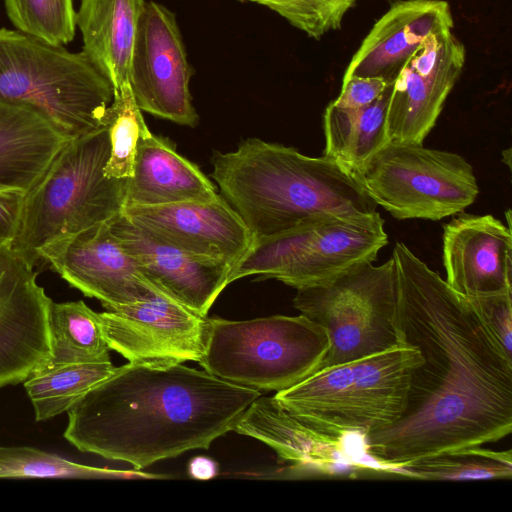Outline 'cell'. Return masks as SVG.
Wrapping results in <instances>:
<instances>
[{
	"mask_svg": "<svg viewBox=\"0 0 512 512\" xmlns=\"http://www.w3.org/2000/svg\"><path fill=\"white\" fill-rule=\"evenodd\" d=\"M388 243L378 212L324 216L254 242L232 270L229 283L256 275L296 289L325 282L360 264L373 263Z\"/></svg>",
	"mask_w": 512,
	"mask_h": 512,
	"instance_id": "cell-8",
	"label": "cell"
},
{
	"mask_svg": "<svg viewBox=\"0 0 512 512\" xmlns=\"http://www.w3.org/2000/svg\"><path fill=\"white\" fill-rule=\"evenodd\" d=\"M446 283L472 297L512 290L511 227L490 214L458 213L443 225Z\"/></svg>",
	"mask_w": 512,
	"mask_h": 512,
	"instance_id": "cell-18",
	"label": "cell"
},
{
	"mask_svg": "<svg viewBox=\"0 0 512 512\" xmlns=\"http://www.w3.org/2000/svg\"><path fill=\"white\" fill-rule=\"evenodd\" d=\"M145 0H80L75 23L82 51L112 84L114 92L129 83V71Z\"/></svg>",
	"mask_w": 512,
	"mask_h": 512,
	"instance_id": "cell-23",
	"label": "cell"
},
{
	"mask_svg": "<svg viewBox=\"0 0 512 512\" xmlns=\"http://www.w3.org/2000/svg\"><path fill=\"white\" fill-rule=\"evenodd\" d=\"M391 84L378 77H350L342 81L339 96L332 101L345 108H360L377 100Z\"/></svg>",
	"mask_w": 512,
	"mask_h": 512,
	"instance_id": "cell-33",
	"label": "cell"
},
{
	"mask_svg": "<svg viewBox=\"0 0 512 512\" xmlns=\"http://www.w3.org/2000/svg\"><path fill=\"white\" fill-rule=\"evenodd\" d=\"M70 140L37 111L0 100V189L26 193Z\"/></svg>",
	"mask_w": 512,
	"mask_h": 512,
	"instance_id": "cell-22",
	"label": "cell"
},
{
	"mask_svg": "<svg viewBox=\"0 0 512 512\" xmlns=\"http://www.w3.org/2000/svg\"><path fill=\"white\" fill-rule=\"evenodd\" d=\"M358 180L376 205L398 220L438 221L463 212L479 194L466 159L423 143L388 142L366 163Z\"/></svg>",
	"mask_w": 512,
	"mask_h": 512,
	"instance_id": "cell-10",
	"label": "cell"
},
{
	"mask_svg": "<svg viewBox=\"0 0 512 512\" xmlns=\"http://www.w3.org/2000/svg\"><path fill=\"white\" fill-rule=\"evenodd\" d=\"M398 472L426 480L510 479L512 453L474 446L413 461Z\"/></svg>",
	"mask_w": 512,
	"mask_h": 512,
	"instance_id": "cell-28",
	"label": "cell"
},
{
	"mask_svg": "<svg viewBox=\"0 0 512 512\" xmlns=\"http://www.w3.org/2000/svg\"><path fill=\"white\" fill-rule=\"evenodd\" d=\"M396 270L394 327L416 348L406 405L393 423L362 436L364 454L392 472L413 461L493 443L512 431V356L472 301L404 243Z\"/></svg>",
	"mask_w": 512,
	"mask_h": 512,
	"instance_id": "cell-1",
	"label": "cell"
},
{
	"mask_svg": "<svg viewBox=\"0 0 512 512\" xmlns=\"http://www.w3.org/2000/svg\"><path fill=\"white\" fill-rule=\"evenodd\" d=\"M211 162L210 176L253 243L316 218L376 212L358 178L324 155L249 138L235 151L215 152Z\"/></svg>",
	"mask_w": 512,
	"mask_h": 512,
	"instance_id": "cell-3",
	"label": "cell"
},
{
	"mask_svg": "<svg viewBox=\"0 0 512 512\" xmlns=\"http://www.w3.org/2000/svg\"><path fill=\"white\" fill-rule=\"evenodd\" d=\"M465 62L466 48L453 30L425 39L392 83L386 119L389 142L423 143Z\"/></svg>",
	"mask_w": 512,
	"mask_h": 512,
	"instance_id": "cell-14",
	"label": "cell"
},
{
	"mask_svg": "<svg viewBox=\"0 0 512 512\" xmlns=\"http://www.w3.org/2000/svg\"><path fill=\"white\" fill-rule=\"evenodd\" d=\"M52 302L33 266L11 249L0 252V389L23 383L51 360Z\"/></svg>",
	"mask_w": 512,
	"mask_h": 512,
	"instance_id": "cell-15",
	"label": "cell"
},
{
	"mask_svg": "<svg viewBox=\"0 0 512 512\" xmlns=\"http://www.w3.org/2000/svg\"><path fill=\"white\" fill-rule=\"evenodd\" d=\"M418 350L391 349L326 368L276 392V401L311 428L336 437L365 434L403 413Z\"/></svg>",
	"mask_w": 512,
	"mask_h": 512,
	"instance_id": "cell-5",
	"label": "cell"
},
{
	"mask_svg": "<svg viewBox=\"0 0 512 512\" xmlns=\"http://www.w3.org/2000/svg\"><path fill=\"white\" fill-rule=\"evenodd\" d=\"M234 432L257 439L272 448L278 457L290 462L283 471L288 478L337 475L351 468L344 440L321 433L284 409L276 399L260 395L234 426Z\"/></svg>",
	"mask_w": 512,
	"mask_h": 512,
	"instance_id": "cell-20",
	"label": "cell"
},
{
	"mask_svg": "<svg viewBox=\"0 0 512 512\" xmlns=\"http://www.w3.org/2000/svg\"><path fill=\"white\" fill-rule=\"evenodd\" d=\"M193 74L175 14L145 3L132 52L129 84L141 111L180 125L198 122L189 89Z\"/></svg>",
	"mask_w": 512,
	"mask_h": 512,
	"instance_id": "cell-11",
	"label": "cell"
},
{
	"mask_svg": "<svg viewBox=\"0 0 512 512\" xmlns=\"http://www.w3.org/2000/svg\"><path fill=\"white\" fill-rule=\"evenodd\" d=\"M105 340L129 362L183 364L199 362L207 336L201 316L161 291L147 298L99 313Z\"/></svg>",
	"mask_w": 512,
	"mask_h": 512,
	"instance_id": "cell-12",
	"label": "cell"
},
{
	"mask_svg": "<svg viewBox=\"0 0 512 512\" xmlns=\"http://www.w3.org/2000/svg\"><path fill=\"white\" fill-rule=\"evenodd\" d=\"M115 370L111 360L46 363L23 382L35 420L46 421L67 412Z\"/></svg>",
	"mask_w": 512,
	"mask_h": 512,
	"instance_id": "cell-25",
	"label": "cell"
},
{
	"mask_svg": "<svg viewBox=\"0 0 512 512\" xmlns=\"http://www.w3.org/2000/svg\"><path fill=\"white\" fill-rule=\"evenodd\" d=\"M0 100L37 111L72 139L106 127L114 89L83 51L0 28Z\"/></svg>",
	"mask_w": 512,
	"mask_h": 512,
	"instance_id": "cell-6",
	"label": "cell"
},
{
	"mask_svg": "<svg viewBox=\"0 0 512 512\" xmlns=\"http://www.w3.org/2000/svg\"><path fill=\"white\" fill-rule=\"evenodd\" d=\"M38 256L71 287L99 300L105 310L160 291L143 276L109 220L46 244Z\"/></svg>",
	"mask_w": 512,
	"mask_h": 512,
	"instance_id": "cell-13",
	"label": "cell"
},
{
	"mask_svg": "<svg viewBox=\"0 0 512 512\" xmlns=\"http://www.w3.org/2000/svg\"><path fill=\"white\" fill-rule=\"evenodd\" d=\"M468 298L506 353L512 356V290Z\"/></svg>",
	"mask_w": 512,
	"mask_h": 512,
	"instance_id": "cell-32",
	"label": "cell"
},
{
	"mask_svg": "<svg viewBox=\"0 0 512 512\" xmlns=\"http://www.w3.org/2000/svg\"><path fill=\"white\" fill-rule=\"evenodd\" d=\"M188 473L196 480H210L219 473L218 464L211 458L197 456L190 460Z\"/></svg>",
	"mask_w": 512,
	"mask_h": 512,
	"instance_id": "cell-35",
	"label": "cell"
},
{
	"mask_svg": "<svg viewBox=\"0 0 512 512\" xmlns=\"http://www.w3.org/2000/svg\"><path fill=\"white\" fill-rule=\"evenodd\" d=\"M328 348L326 331L302 314L207 317L206 345L198 363L226 382L278 392L311 376Z\"/></svg>",
	"mask_w": 512,
	"mask_h": 512,
	"instance_id": "cell-7",
	"label": "cell"
},
{
	"mask_svg": "<svg viewBox=\"0 0 512 512\" xmlns=\"http://www.w3.org/2000/svg\"><path fill=\"white\" fill-rule=\"evenodd\" d=\"M24 195L22 191L0 189V252L12 247Z\"/></svg>",
	"mask_w": 512,
	"mask_h": 512,
	"instance_id": "cell-34",
	"label": "cell"
},
{
	"mask_svg": "<svg viewBox=\"0 0 512 512\" xmlns=\"http://www.w3.org/2000/svg\"><path fill=\"white\" fill-rule=\"evenodd\" d=\"M107 127L72 138L23 199L13 253L35 266L39 250L120 214L128 179L110 178Z\"/></svg>",
	"mask_w": 512,
	"mask_h": 512,
	"instance_id": "cell-4",
	"label": "cell"
},
{
	"mask_svg": "<svg viewBox=\"0 0 512 512\" xmlns=\"http://www.w3.org/2000/svg\"><path fill=\"white\" fill-rule=\"evenodd\" d=\"M49 325L52 345L49 362L110 360L99 313L84 301L52 302Z\"/></svg>",
	"mask_w": 512,
	"mask_h": 512,
	"instance_id": "cell-26",
	"label": "cell"
},
{
	"mask_svg": "<svg viewBox=\"0 0 512 512\" xmlns=\"http://www.w3.org/2000/svg\"><path fill=\"white\" fill-rule=\"evenodd\" d=\"M293 306L321 326L329 348L317 371L396 347L397 282L391 257L365 263L325 282L296 289ZM313 373V374H314Z\"/></svg>",
	"mask_w": 512,
	"mask_h": 512,
	"instance_id": "cell-9",
	"label": "cell"
},
{
	"mask_svg": "<svg viewBox=\"0 0 512 512\" xmlns=\"http://www.w3.org/2000/svg\"><path fill=\"white\" fill-rule=\"evenodd\" d=\"M260 395L204 369L128 362L67 411L64 437L81 452L140 470L208 449Z\"/></svg>",
	"mask_w": 512,
	"mask_h": 512,
	"instance_id": "cell-2",
	"label": "cell"
},
{
	"mask_svg": "<svg viewBox=\"0 0 512 512\" xmlns=\"http://www.w3.org/2000/svg\"><path fill=\"white\" fill-rule=\"evenodd\" d=\"M199 167L150 131L140 136L125 206L212 202L221 198Z\"/></svg>",
	"mask_w": 512,
	"mask_h": 512,
	"instance_id": "cell-21",
	"label": "cell"
},
{
	"mask_svg": "<svg viewBox=\"0 0 512 512\" xmlns=\"http://www.w3.org/2000/svg\"><path fill=\"white\" fill-rule=\"evenodd\" d=\"M109 223L153 286L194 313L207 316L229 285L231 265L193 256L134 224L122 212Z\"/></svg>",
	"mask_w": 512,
	"mask_h": 512,
	"instance_id": "cell-16",
	"label": "cell"
},
{
	"mask_svg": "<svg viewBox=\"0 0 512 512\" xmlns=\"http://www.w3.org/2000/svg\"><path fill=\"white\" fill-rule=\"evenodd\" d=\"M105 125L110 139V155L104 174L110 178L129 179L133 175L137 142L140 136L150 131L129 83L114 92Z\"/></svg>",
	"mask_w": 512,
	"mask_h": 512,
	"instance_id": "cell-29",
	"label": "cell"
},
{
	"mask_svg": "<svg viewBox=\"0 0 512 512\" xmlns=\"http://www.w3.org/2000/svg\"><path fill=\"white\" fill-rule=\"evenodd\" d=\"M15 29L56 45L73 41L76 32L73 0H3Z\"/></svg>",
	"mask_w": 512,
	"mask_h": 512,
	"instance_id": "cell-30",
	"label": "cell"
},
{
	"mask_svg": "<svg viewBox=\"0 0 512 512\" xmlns=\"http://www.w3.org/2000/svg\"><path fill=\"white\" fill-rule=\"evenodd\" d=\"M445 0H395L351 57L342 81L378 77L392 84L412 54L432 34L454 29Z\"/></svg>",
	"mask_w": 512,
	"mask_h": 512,
	"instance_id": "cell-19",
	"label": "cell"
},
{
	"mask_svg": "<svg viewBox=\"0 0 512 512\" xmlns=\"http://www.w3.org/2000/svg\"><path fill=\"white\" fill-rule=\"evenodd\" d=\"M263 5L315 40L342 28L346 14L360 0H239Z\"/></svg>",
	"mask_w": 512,
	"mask_h": 512,
	"instance_id": "cell-31",
	"label": "cell"
},
{
	"mask_svg": "<svg viewBox=\"0 0 512 512\" xmlns=\"http://www.w3.org/2000/svg\"><path fill=\"white\" fill-rule=\"evenodd\" d=\"M0 478L157 479L169 476L94 467L35 447L0 445Z\"/></svg>",
	"mask_w": 512,
	"mask_h": 512,
	"instance_id": "cell-27",
	"label": "cell"
},
{
	"mask_svg": "<svg viewBox=\"0 0 512 512\" xmlns=\"http://www.w3.org/2000/svg\"><path fill=\"white\" fill-rule=\"evenodd\" d=\"M122 213L169 244L233 269L253 244L245 223L223 197L212 202L125 206Z\"/></svg>",
	"mask_w": 512,
	"mask_h": 512,
	"instance_id": "cell-17",
	"label": "cell"
},
{
	"mask_svg": "<svg viewBox=\"0 0 512 512\" xmlns=\"http://www.w3.org/2000/svg\"><path fill=\"white\" fill-rule=\"evenodd\" d=\"M392 84L373 103L345 108L329 103L323 114L324 156L358 178L366 163L385 144Z\"/></svg>",
	"mask_w": 512,
	"mask_h": 512,
	"instance_id": "cell-24",
	"label": "cell"
}]
</instances>
